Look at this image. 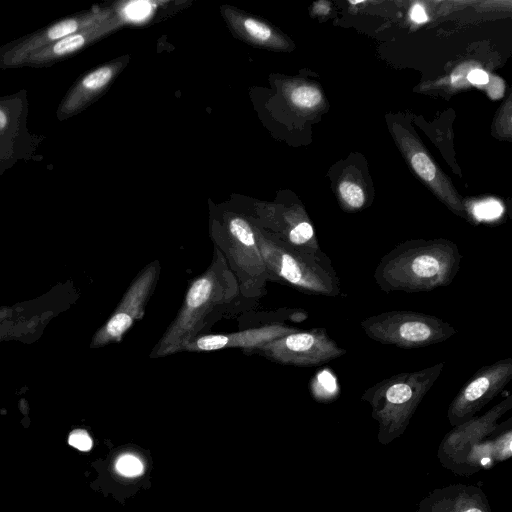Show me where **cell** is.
Returning a JSON list of instances; mask_svg holds the SVG:
<instances>
[{"instance_id": "cell-8", "label": "cell", "mask_w": 512, "mask_h": 512, "mask_svg": "<svg viewBox=\"0 0 512 512\" xmlns=\"http://www.w3.org/2000/svg\"><path fill=\"white\" fill-rule=\"evenodd\" d=\"M257 351L271 361L299 367L321 366L347 352L324 328L298 330L266 343Z\"/></svg>"}, {"instance_id": "cell-2", "label": "cell", "mask_w": 512, "mask_h": 512, "mask_svg": "<svg viewBox=\"0 0 512 512\" xmlns=\"http://www.w3.org/2000/svg\"><path fill=\"white\" fill-rule=\"evenodd\" d=\"M461 259L457 245L447 239L410 240L385 254L373 277L386 293L429 292L452 283Z\"/></svg>"}, {"instance_id": "cell-17", "label": "cell", "mask_w": 512, "mask_h": 512, "mask_svg": "<svg viewBox=\"0 0 512 512\" xmlns=\"http://www.w3.org/2000/svg\"><path fill=\"white\" fill-rule=\"evenodd\" d=\"M339 193L342 200L352 209L361 208L365 202L363 190L355 183L342 182L339 186Z\"/></svg>"}, {"instance_id": "cell-11", "label": "cell", "mask_w": 512, "mask_h": 512, "mask_svg": "<svg viewBox=\"0 0 512 512\" xmlns=\"http://www.w3.org/2000/svg\"><path fill=\"white\" fill-rule=\"evenodd\" d=\"M107 19L106 14H87L62 19L37 33L15 41L0 51V66L14 67L32 52Z\"/></svg>"}, {"instance_id": "cell-24", "label": "cell", "mask_w": 512, "mask_h": 512, "mask_svg": "<svg viewBox=\"0 0 512 512\" xmlns=\"http://www.w3.org/2000/svg\"><path fill=\"white\" fill-rule=\"evenodd\" d=\"M467 80L472 84L483 85L489 82V76L481 69H473L468 73Z\"/></svg>"}, {"instance_id": "cell-20", "label": "cell", "mask_w": 512, "mask_h": 512, "mask_svg": "<svg viewBox=\"0 0 512 512\" xmlns=\"http://www.w3.org/2000/svg\"><path fill=\"white\" fill-rule=\"evenodd\" d=\"M116 469L121 475L134 477L143 472V464L136 456L126 454L117 460Z\"/></svg>"}, {"instance_id": "cell-5", "label": "cell", "mask_w": 512, "mask_h": 512, "mask_svg": "<svg viewBox=\"0 0 512 512\" xmlns=\"http://www.w3.org/2000/svg\"><path fill=\"white\" fill-rule=\"evenodd\" d=\"M253 232L271 281L311 295L336 297L340 294L339 277L324 252L293 247L256 227Z\"/></svg>"}, {"instance_id": "cell-22", "label": "cell", "mask_w": 512, "mask_h": 512, "mask_svg": "<svg viewBox=\"0 0 512 512\" xmlns=\"http://www.w3.org/2000/svg\"><path fill=\"white\" fill-rule=\"evenodd\" d=\"M151 4L145 1L132 2L124 9L126 17L133 20H141L147 17L151 11Z\"/></svg>"}, {"instance_id": "cell-10", "label": "cell", "mask_w": 512, "mask_h": 512, "mask_svg": "<svg viewBox=\"0 0 512 512\" xmlns=\"http://www.w3.org/2000/svg\"><path fill=\"white\" fill-rule=\"evenodd\" d=\"M160 275V263L147 264L130 283L116 310L97 332L94 345L120 342L128 330L141 320Z\"/></svg>"}, {"instance_id": "cell-7", "label": "cell", "mask_w": 512, "mask_h": 512, "mask_svg": "<svg viewBox=\"0 0 512 512\" xmlns=\"http://www.w3.org/2000/svg\"><path fill=\"white\" fill-rule=\"evenodd\" d=\"M213 238L238 281L241 298L253 300L265 295L271 279L250 223L242 217H232L225 233Z\"/></svg>"}, {"instance_id": "cell-13", "label": "cell", "mask_w": 512, "mask_h": 512, "mask_svg": "<svg viewBox=\"0 0 512 512\" xmlns=\"http://www.w3.org/2000/svg\"><path fill=\"white\" fill-rule=\"evenodd\" d=\"M416 512H492L484 491L474 485L436 488L419 502Z\"/></svg>"}, {"instance_id": "cell-18", "label": "cell", "mask_w": 512, "mask_h": 512, "mask_svg": "<svg viewBox=\"0 0 512 512\" xmlns=\"http://www.w3.org/2000/svg\"><path fill=\"white\" fill-rule=\"evenodd\" d=\"M411 164L416 173L425 181L430 182L435 178L436 168L424 152H417L411 158Z\"/></svg>"}, {"instance_id": "cell-6", "label": "cell", "mask_w": 512, "mask_h": 512, "mask_svg": "<svg viewBox=\"0 0 512 512\" xmlns=\"http://www.w3.org/2000/svg\"><path fill=\"white\" fill-rule=\"evenodd\" d=\"M372 340L403 349L422 348L444 342L457 330L441 318L415 311L392 310L360 322Z\"/></svg>"}, {"instance_id": "cell-21", "label": "cell", "mask_w": 512, "mask_h": 512, "mask_svg": "<svg viewBox=\"0 0 512 512\" xmlns=\"http://www.w3.org/2000/svg\"><path fill=\"white\" fill-rule=\"evenodd\" d=\"M474 215L478 219L498 217L502 212L501 204L496 200H487L474 206Z\"/></svg>"}, {"instance_id": "cell-19", "label": "cell", "mask_w": 512, "mask_h": 512, "mask_svg": "<svg viewBox=\"0 0 512 512\" xmlns=\"http://www.w3.org/2000/svg\"><path fill=\"white\" fill-rule=\"evenodd\" d=\"M242 27L251 38L257 41L268 42L272 37V30L266 24L256 19L244 18L242 20Z\"/></svg>"}, {"instance_id": "cell-16", "label": "cell", "mask_w": 512, "mask_h": 512, "mask_svg": "<svg viewBox=\"0 0 512 512\" xmlns=\"http://www.w3.org/2000/svg\"><path fill=\"white\" fill-rule=\"evenodd\" d=\"M320 91L312 86H298L290 94L292 103L300 108H313L321 102Z\"/></svg>"}, {"instance_id": "cell-9", "label": "cell", "mask_w": 512, "mask_h": 512, "mask_svg": "<svg viewBox=\"0 0 512 512\" xmlns=\"http://www.w3.org/2000/svg\"><path fill=\"white\" fill-rule=\"evenodd\" d=\"M512 379V358L507 357L477 370L454 396L447 410L451 426L476 416Z\"/></svg>"}, {"instance_id": "cell-14", "label": "cell", "mask_w": 512, "mask_h": 512, "mask_svg": "<svg viewBox=\"0 0 512 512\" xmlns=\"http://www.w3.org/2000/svg\"><path fill=\"white\" fill-rule=\"evenodd\" d=\"M112 23L104 20L29 54L20 65L43 66L59 61L109 31Z\"/></svg>"}, {"instance_id": "cell-15", "label": "cell", "mask_w": 512, "mask_h": 512, "mask_svg": "<svg viewBox=\"0 0 512 512\" xmlns=\"http://www.w3.org/2000/svg\"><path fill=\"white\" fill-rule=\"evenodd\" d=\"M114 72V65H105L86 74L67 93L58 109V117L65 119L77 113L111 81Z\"/></svg>"}, {"instance_id": "cell-1", "label": "cell", "mask_w": 512, "mask_h": 512, "mask_svg": "<svg viewBox=\"0 0 512 512\" xmlns=\"http://www.w3.org/2000/svg\"><path fill=\"white\" fill-rule=\"evenodd\" d=\"M240 298L238 281L215 246L212 262L190 282L180 309L154 346L150 358L182 352L186 344L205 335L226 312L236 308Z\"/></svg>"}, {"instance_id": "cell-12", "label": "cell", "mask_w": 512, "mask_h": 512, "mask_svg": "<svg viewBox=\"0 0 512 512\" xmlns=\"http://www.w3.org/2000/svg\"><path fill=\"white\" fill-rule=\"evenodd\" d=\"M296 331H298L297 328L283 322H272L228 334H205L186 344L182 352H206L227 348L258 350L266 343Z\"/></svg>"}, {"instance_id": "cell-23", "label": "cell", "mask_w": 512, "mask_h": 512, "mask_svg": "<svg viewBox=\"0 0 512 512\" xmlns=\"http://www.w3.org/2000/svg\"><path fill=\"white\" fill-rule=\"evenodd\" d=\"M68 442L80 451H88L92 447V440L85 430H74L70 433Z\"/></svg>"}, {"instance_id": "cell-4", "label": "cell", "mask_w": 512, "mask_h": 512, "mask_svg": "<svg viewBox=\"0 0 512 512\" xmlns=\"http://www.w3.org/2000/svg\"><path fill=\"white\" fill-rule=\"evenodd\" d=\"M444 362L418 371L401 372L367 388L361 400L378 423L377 439L387 445L403 435L421 401L444 369Z\"/></svg>"}, {"instance_id": "cell-25", "label": "cell", "mask_w": 512, "mask_h": 512, "mask_svg": "<svg viewBox=\"0 0 512 512\" xmlns=\"http://www.w3.org/2000/svg\"><path fill=\"white\" fill-rule=\"evenodd\" d=\"M410 17L416 23H423L427 20V14L424 8L419 4L413 6Z\"/></svg>"}, {"instance_id": "cell-3", "label": "cell", "mask_w": 512, "mask_h": 512, "mask_svg": "<svg viewBox=\"0 0 512 512\" xmlns=\"http://www.w3.org/2000/svg\"><path fill=\"white\" fill-rule=\"evenodd\" d=\"M511 408L512 396L508 395L481 416L453 426L438 447L441 465L454 474L469 476L509 459L512 419L503 423L498 420Z\"/></svg>"}]
</instances>
